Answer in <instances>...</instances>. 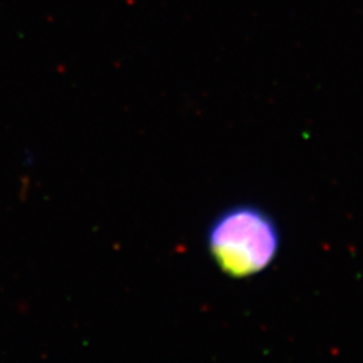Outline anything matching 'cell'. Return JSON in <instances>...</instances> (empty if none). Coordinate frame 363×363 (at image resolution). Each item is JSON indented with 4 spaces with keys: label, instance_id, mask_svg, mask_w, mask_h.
Returning <instances> with one entry per match:
<instances>
[{
    "label": "cell",
    "instance_id": "1",
    "mask_svg": "<svg viewBox=\"0 0 363 363\" xmlns=\"http://www.w3.org/2000/svg\"><path fill=\"white\" fill-rule=\"evenodd\" d=\"M208 245L222 272L234 279H247L265 271L274 261L280 233L264 210L237 205L211 222Z\"/></svg>",
    "mask_w": 363,
    "mask_h": 363
}]
</instances>
